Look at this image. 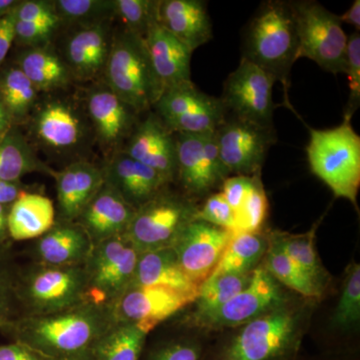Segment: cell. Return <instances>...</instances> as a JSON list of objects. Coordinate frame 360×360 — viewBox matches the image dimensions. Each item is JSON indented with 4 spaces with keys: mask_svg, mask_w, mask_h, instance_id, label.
Listing matches in <instances>:
<instances>
[{
    "mask_svg": "<svg viewBox=\"0 0 360 360\" xmlns=\"http://www.w3.org/2000/svg\"><path fill=\"white\" fill-rule=\"evenodd\" d=\"M15 22L14 9L0 20V66L4 63L15 40Z\"/></svg>",
    "mask_w": 360,
    "mask_h": 360,
    "instance_id": "obj_49",
    "label": "cell"
},
{
    "mask_svg": "<svg viewBox=\"0 0 360 360\" xmlns=\"http://www.w3.org/2000/svg\"><path fill=\"white\" fill-rule=\"evenodd\" d=\"M290 4L297 32V59L309 58L333 75L345 73L348 37L340 16L312 0Z\"/></svg>",
    "mask_w": 360,
    "mask_h": 360,
    "instance_id": "obj_6",
    "label": "cell"
},
{
    "mask_svg": "<svg viewBox=\"0 0 360 360\" xmlns=\"http://www.w3.org/2000/svg\"><path fill=\"white\" fill-rule=\"evenodd\" d=\"M53 202L42 194L23 191L9 205L8 236L11 241L37 239L56 224Z\"/></svg>",
    "mask_w": 360,
    "mask_h": 360,
    "instance_id": "obj_25",
    "label": "cell"
},
{
    "mask_svg": "<svg viewBox=\"0 0 360 360\" xmlns=\"http://www.w3.org/2000/svg\"><path fill=\"white\" fill-rule=\"evenodd\" d=\"M267 210H269V200L260 180V174L255 175L250 193L246 196L240 212L236 215V225H238L236 233L260 232L266 219Z\"/></svg>",
    "mask_w": 360,
    "mask_h": 360,
    "instance_id": "obj_39",
    "label": "cell"
},
{
    "mask_svg": "<svg viewBox=\"0 0 360 360\" xmlns=\"http://www.w3.org/2000/svg\"><path fill=\"white\" fill-rule=\"evenodd\" d=\"M158 22L194 51L212 39V23L203 0H162Z\"/></svg>",
    "mask_w": 360,
    "mask_h": 360,
    "instance_id": "obj_22",
    "label": "cell"
},
{
    "mask_svg": "<svg viewBox=\"0 0 360 360\" xmlns=\"http://www.w3.org/2000/svg\"><path fill=\"white\" fill-rule=\"evenodd\" d=\"M0 360H58L47 356L20 341L0 345Z\"/></svg>",
    "mask_w": 360,
    "mask_h": 360,
    "instance_id": "obj_48",
    "label": "cell"
},
{
    "mask_svg": "<svg viewBox=\"0 0 360 360\" xmlns=\"http://www.w3.org/2000/svg\"><path fill=\"white\" fill-rule=\"evenodd\" d=\"M35 129L39 139L54 148H71L82 136V125L77 115L60 103H49L39 111Z\"/></svg>",
    "mask_w": 360,
    "mask_h": 360,
    "instance_id": "obj_29",
    "label": "cell"
},
{
    "mask_svg": "<svg viewBox=\"0 0 360 360\" xmlns=\"http://www.w3.org/2000/svg\"><path fill=\"white\" fill-rule=\"evenodd\" d=\"M37 172H54L40 162L20 130L11 127L0 135V180L20 182L25 175Z\"/></svg>",
    "mask_w": 360,
    "mask_h": 360,
    "instance_id": "obj_28",
    "label": "cell"
},
{
    "mask_svg": "<svg viewBox=\"0 0 360 360\" xmlns=\"http://www.w3.org/2000/svg\"><path fill=\"white\" fill-rule=\"evenodd\" d=\"M151 65L163 89L191 82L193 51L155 23L143 37ZM165 91V90H163Z\"/></svg>",
    "mask_w": 360,
    "mask_h": 360,
    "instance_id": "obj_23",
    "label": "cell"
},
{
    "mask_svg": "<svg viewBox=\"0 0 360 360\" xmlns=\"http://www.w3.org/2000/svg\"><path fill=\"white\" fill-rule=\"evenodd\" d=\"M135 212L134 207L104 181L75 222L86 231L92 243L96 245L105 239L125 234Z\"/></svg>",
    "mask_w": 360,
    "mask_h": 360,
    "instance_id": "obj_20",
    "label": "cell"
},
{
    "mask_svg": "<svg viewBox=\"0 0 360 360\" xmlns=\"http://www.w3.org/2000/svg\"><path fill=\"white\" fill-rule=\"evenodd\" d=\"M345 75L350 94L345 115L354 116L360 103V34L352 32L348 37Z\"/></svg>",
    "mask_w": 360,
    "mask_h": 360,
    "instance_id": "obj_43",
    "label": "cell"
},
{
    "mask_svg": "<svg viewBox=\"0 0 360 360\" xmlns=\"http://www.w3.org/2000/svg\"><path fill=\"white\" fill-rule=\"evenodd\" d=\"M345 115L338 127L309 129L307 153L310 170L330 188L336 198L349 200L357 208L360 186V137Z\"/></svg>",
    "mask_w": 360,
    "mask_h": 360,
    "instance_id": "obj_3",
    "label": "cell"
},
{
    "mask_svg": "<svg viewBox=\"0 0 360 360\" xmlns=\"http://www.w3.org/2000/svg\"><path fill=\"white\" fill-rule=\"evenodd\" d=\"M103 172L104 181L135 210L153 200L169 184L156 170L134 160L124 151L113 156Z\"/></svg>",
    "mask_w": 360,
    "mask_h": 360,
    "instance_id": "obj_18",
    "label": "cell"
},
{
    "mask_svg": "<svg viewBox=\"0 0 360 360\" xmlns=\"http://www.w3.org/2000/svg\"><path fill=\"white\" fill-rule=\"evenodd\" d=\"M135 286L168 288L191 298L193 302L200 290V285L179 266L172 248L141 253L129 288Z\"/></svg>",
    "mask_w": 360,
    "mask_h": 360,
    "instance_id": "obj_24",
    "label": "cell"
},
{
    "mask_svg": "<svg viewBox=\"0 0 360 360\" xmlns=\"http://www.w3.org/2000/svg\"><path fill=\"white\" fill-rule=\"evenodd\" d=\"M20 270L11 243L0 245V333L11 338L22 317L18 300Z\"/></svg>",
    "mask_w": 360,
    "mask_h": 360,
    "instance_id": "obj_30",
    "label": "cell"
},
{
    "mask_svg": "<svg viewBox=\"0 0 360 360\" xmlns=\"http://www.w3.org/2000/svg\"><path fill=\"white\" fill-rule=\"evenodd\" d=\"M193 220L215 225L233 234L238 231L236 213L224 200L221 193H213L206 198L203 205L198 207L194 213Z\"/></svg>",
    "mask_w": 360,
    "mask_h": 360,
    "instance_id": "obj_42",
    "label": "cell"
},
{
    "mask_svg": "<svg viewBox=\"0 0 360 360\" xmlns=\"http://www.w3.org/2000/svg\"><path fill=\"white\" fill-rule=\"evenodd\" d=\"M18 68L39 90H52L68 84V70L53 52L44 47H33L18 58Z\"/></svg>",
    "mask_w": 360,
    "mask_h": 360,
    "instance_id": "obj_33",
    "label": "cell"
},
{
    "mask_svg": "<svg viewBox=\"0 0 360 360\" xmlns=\"http://www.w3.org/2000/svg\"><path fill=\"white\" fill-rule=\"evenodd\" d=\"M269 248V238L258 233L241 232L232 236L219 264L210 276L245 274L252 271Z\"/></svg>",
    "mask_w": 360,
    "mask_h": 360,
    "instance_id": "obj_31",
    "label": "cell"
},
{
    "mask_svg": "<svg viewBox=\"0 0 360 360\" xmlns=\"http://www.w3.org/2000/svg\"><path fill=\"white\" fill-rule=\"evenodd\" d=\"M297 53V32L290 1L264 2L246 27L243 58L281 82L288 104L290 70Z\"/></svg>",
    "mask_w": 360,
    "mask_h": 360,
    "instance_id": "obj_2",
    "label": "cell"
},
{
    "mask_svg": "<svg viewBox=\"0 0 360 360\" xmlns=\"http://www.w3.org/2000/svg\"><path fill=\"white\" fill-rule=\"evenodd\" d=\"M110 305L85 302L58 314L22 317L11 340L58 360H90L97 341L115 323Z\"/></svg>",
    "mask_w": 360,
    "mask_h": 360,
    "instance_id": "obj_1",
    "label": "cell"
},
{
    "mask_svg": "<svg viewBox=\"0 0 360 360\" xmlns=\"http://www.w3.org/2000/svg\"><path fill=\"white\" fill-rule=\"evenodd\" d=\"M251 272L208 277L205 283L200 284L198 295L194 300L195 311L191 315V319L208 314L229 302L250 283Z\"/></svg>",
    "mask_w": 360,
    "mask_h": 360,
    "instance_id": "obj_36",
    "label": "cell"
},
{
    "mask_svg": "<svg viewBox=\"0 0 360 360\" xmlns=\"http://www.w3.org/2000/svg\"><path fill=\"white\" fill-rule=\"evenodd\" d=\"M54 8L61 20L72 21L101 20L111 13H116L115 1L104 0H58Z\"/></svg>",
    "mask_w": 360,
    "mask_h": 360,
    "instance_id": "obj_41",
    "label": "cell"
},
{
    "mask_svg": "<svg viewBox=\"0 0 360 360\" xmlns=\"http://www.w3.org/2000/svg\"><path fill=\"white\" fill-rule=\"evenodd\" d=\"M18 21L22 22H44V21H60L53 4L46 1H20L14 8Z\"/></svg>",
    "mask_w": 360,
    "mask_h": 360,
    "instance_id": "obj_45",
    "label": "cell"
},
{
    "mask_svg": "<svg viewBox=\"0 0 360 360\" xmlns=\"http://www.w3.org/2000/svg\"><path fill=\"white\" fill-rule=\"evenodd\" d=\"M360 319V265L352 264L347 270L342 293L336 307L333 322L338 328L349 329Z\"/></svg>",
    "mask_w": 360,
    "mask_h": 360,
    "instance_id": "obj_38",
    "label": "cell"
},
{
    "mask_svg": "<svg viewBox=\"0 0 360 360\" xmlns=\"http://www.w3.org/2000/svg\"><path fill=\"white\" fill-rule=\"evenodd\" d=\"M59 21H44V22H22L16 20L15 40L14 41L26 45L44 44L51 39L56 32Z\"/></svg>",
    "mask_w": 360,
    "mask_h": 360,
    "instance_id": "obj_44",
    "label": "cell"
},
{
    "mask_svg": "<svg viewBox=\"0 0 360 360\" xmlns=\"http://www.w3.org/2000/svg\"><path fill=\"white\" fill-rule=\"evenodd\" d=\"M111 42L101 23L90 25L72 35L68 44V59L79 77L90 78L105 68Z\"/></svg>",
    "mask_w": 360,
    "mask_h": 360,
    "instance_id": "obj_27",
    "label": "cell"
},
{
    "mask_svg": "<svg viewBox=\"0 0 360 360\" xmlns=\"http://www.w3.org/2000/svg\"><path fill=\"white\" fill-rule=\"evenodd\" d=\"M155 108L174 134L214 132L227 115L221 98L200 91L193 82L165 89Z\"/></svg>",
    "mask_w": 360,
    "mask_h": 360,
    "instance_id": "obj_9",
    "label": "cell"
},
{
    "mask_svg": "<svg viewBox=\"0 0 360 360\" xmlns=\"http://www.w3.org/2000/svg\"><path fill=\"white\" fill-rule=\"evenodd\" d=\"M269 245L264 267L270 276L286 288L307 297H319L322 295L323 290L314 283L270 238Z\"/></svg>",
    "mask_w": 360,
    "mask_h": 360,
    "instance_id": "obj_35",
    "label": "cell"
},
{
    "mask_svg": "<svg viewBox=\"0 0 360 360\" xmlns=\"http://www.w3.org/2000/svg\"><path fill=\"white\" fill-rule=\"evenodd\" d=\"M284 302L283 290L276 279L270 276L264 265H260L251 272L248 285L229 302L208 314L191 319L195 326L201 328H232L246 324L260 315L278 309L283 307Z\"/></svg>",
    "mask_w": 360,
    "mask_h": 360,
    "instance_id": "obj_13",
    "label": "cell"
},
{
    "mask_svg": "<svg viewBox=\"0 0 360 360\" xmlns=\"http://www.w3.org/2000/svg\"><path fill=\"white\" fill-rule=\"evenodd\" d=\"M232 236L226 229L193 220L180 233L172 250L184 274L200 286L219 264Z\"/></svg>",
    "mask_w": 360,
    "mask_h": 360,
    "instance_id": "obj_15",
    "label": "cell"
},
{
    "mask_svg": "<svg viewBox=\"0 0 360 360\" xmlns=\"http://www.w3.org/2000/svg\"><path fill=\"white\" fill-rule=\"evenodd\" d=\"M52 176L56 179L61 221H77L104 184L103 168L86 161L72 163Z\"/></svg>",
    "mask_w": 360,
    "mask_h": 360,
    "instance_id": "obj_21",
    "label": "cell"
},
{
    "mask_svg": "<svg viewBox=\"0 0 360 360\" xmlns=\"http://www.w3.org/2000/svg\"><path fill=\"white\" fill-rule=\"evenodd\" d=\"M90 118L99 139L108 146L117 144L134 123L131 108L110 89L92 92L87 101Z\"/></svg>",
    "mask_w": 360,
    "mask_h": 360,
    "instance_id": "obj_26",
    "label": "cell"
},
{
    "mask_svg": "<svg viewBox=\"0 0 360 360\" xmlns=\"http://www.w3.org/2000/svg\"><path fill=\"white\" fill-rule=\"evenodd\" d=\"M220 160L229 175L260 174L269 148L276 142V129H265L227 115L214 131Z\"/></svg>",
    "mask_w": 360,
    "mask_h": 360,
    "instance_id": "obj_12",
    "label": "cell"
},
{
    "mask_svg": "<svg viewBox=\"0 0 360 360\" xmlns=\"http://www.w3.org/2000/svg\"><path fill=\"white\" fill-rule=\"evenodd\" d=\"M276 82L264 70L241 58L238 68L225 80L224 94L220 97L227 115L265 129H274L276 104L272 89Z\"/></svg>",
    "mask_w": 360,
    "mask_h": 360,
    "instance_id": "obj_11",
    "label": "cell"
},
{
    "mask_svg": "<svg viewBox=\"0 0 360 360\" xmlns=\"http://www.w3.org/2000/svg\"><path fill=\"white\" fill-rule=\"evenodd\" d=\"M18 300L22 317L58 314L91 302L84 265L53 266L32 262L21 266Z\"/></svg>",
    "mask_w": 360,
    "mask_h": 360,
    "instance_id": "obj_4",
    "label": "cell"
},
{
    "mask_svg": "<svg viewBox=\"0 0 360 360\" xmlns=\"http://www.w3.org/2000/svg\"><path fill=\"white\" fill-rule=\"evenodd\" d=\"M176 141V179L191 195L202 196L229 176L220 160L214 132L174 134Z\"/></svg>",
    "mask_w": 360,
    "mask_h": 360,
    "instance_id": "obj_14",
    "label": "cell"
},
{
    "mask_svg": "<svg viewBox=\"0 0 360 360\" xmlns=\"http://www.w3.org/2000/svg\"><path fill=\"white\" fill-rule=\"evenodd\" d=\"M13 127V120L6 110V105L0 99V135L6 134L7 130Z\"/></svg>",
    "mask_w": 360,
    "mask_h": 360,
    "instance_id": "obj_53",
    "label": "cell"
},
{
    "mask_svg": "<svg viewBox=\"0 0 360 360\" xmlns=\"http://www.w3.org/2000/svg\"><path fill=\"white\" fill-rule=\"evenodd\" d=\"M94 243L77 222L56 220L53 226L30 246L35 264L70 266L84 264Z\"/></svg>",
    "mask_w": 360,
    "mask_h": 360,
    "instance_id": "obj_19",
    "label": "cell"
},
{
    "mask_svg": "<svg viewBox=\"0 0 360 360\" xmlns=\"http://www.w3.org/2000/svg\"><path fill=\"white\" fill-rule=\"evenodd\" d=\"M200 347L191 341H174L158 347L148 360H200Z\"/></svg>",
    "mask_w": 360,
    "mask_h": 360,
    "instance_id": "obj_47",
    "label": "cell"
},
{
    "mask_svg": "<svg viewBox=\"0 0 360 360\" xmlns=\"http://www.w3.org/2000/svg\"><path fill=\"white\" fill-rule=\"evenodd\" d=\"M319 222L321 220L305 233L290 234L274 231L269 238L274 241L314 283L323 290L328 277L315 250V233Z\"/></svg>",
    "mask_w": 360,
    "mask_h": 360,
    "instance_id": "obj_32",
    "label": "cell"
},
{
    "mask_svg": "<svg viewBox=\"0 0 360 360\" xmlns=\"http://www.w3.org/2000/svg\"><path fill=\"white\" fill-rule=\"evenodd\" d=\"M297 315L278 307L245 324L219 360H276L295 341Z\"/></svg>",
    "mask_w": 360,
    "mask_h": 360,
    "instance_id": "obj_10",
    "label": "cell"
},
{
    "mask_svg": "<svg viewBox=\"0 0 360 360\" xmlns=\"http://www.w3.org/2000/svg\"><path fill=\"white\" fill-rule=\"evenodd\" d=\"M139 255L124 234L94 245L84 264L90 302L106 305L115 302L131 284Z\"/></svg>",
    "mask_w": 360,
    "mask_h": 360,
    "instance_id": "obj_8",
    "label": "cell"
},
{
    "mask_svg": "<svg viewBox=\"0 0 360 360\" xmlns=\"http://www.w3.org/2000/svg\"><path fill=\"white\" fill-rule=\"evenodd\" d=\"M196 210L191 200L165 188L137 208L124 236L141 253L172 248Z\"/></svg>",
    "mask_w": 360,
    "mask_h": 360,
    "instance_id": "obj_7",
    "label": "cell"
},
{
    "mask_svg": "<svg viewBox=\"0 0 360 360\" xmlns=\"http://www.w3.org/2000/svg\"><path fill=\"white\" fill-rule=\"evenodd\" d=\"M20 1L15 0H0V20L11 13Z\"/></svg>",
    "mask_w": 360,
    "mask_h": 360,
    "instance_id": "obj_54",
    "label": "cell"
},
{
    "mask_svg": "<svg viewBox=\"0 0 360 360\" xmlns=\"http://www.w3.org/2000/svg\"><path fill=\"white\" fill-rule=\"evenodd\" d=\"M158 4L153 0H116V13L129 32L144 37L149 28L158 23Z\"/></svg>",
    "mask_w": 360,
    "mask_h": 360,
    "instance_id": "obj_40",
    "label": "cell"
},
{
    "mask_svg": "<svg viewBox=\"0 0 360 360\" xmlns=\"http://www.w3.org/2000/svg\"><path fill=\"white\" fill-rule=\"evenodd\" d=\"M37 90L18 66L7 68L0 72V99L8 110L11 120L25 117L37 99Z\"/></svg>",
    "mask_w": 360,
    "mask_h": 360,
    "instance_id": "obj_37",
    "label": "cell"
},
{
    "mask_svg": "<svg viewBox=\"0 0 360 360\" xmlns=\"http://www.w3.org/2000/svg\"><path fill=\"white\" fill-rule=\"evenodd\" d=\"M191 302V298L168 288L135 286L125 290L110 307L116 322L134 324L148 335Z\"/></svg>",
    "mask_w": 360,
    "mask_h": 360,
    "instance_id": "obj_16",
    "label": "cell"
},
{
    "mask_svg": "<svg viewBox=\"0 0 360 360\" xmlns=\"http://www.w3.org/2000/svg\"><path fill=\"white\" fill-rule=\"evenodd\" d=\"M124 153L156 170L169 184L176 179L175 135L158 115H149L135 127Z\"/></svg>",
    "mask_w": 360,
    "mask_h": 360,
    "instance_id": "obj_17",
    "label": "cell"
},
{
    "mask_svg": "<svg viewBox=\"0 0 360 360\" xmlns=\"http://www.w3.org/2000/svg\"><path fill=\"white\" fill-rule=\"evenodd\" d=\"M252 184L253 176H245V175H234V176L227 177L222 182L221 194L236 213V217L240 212Z\"/></svg>",
    "mask_w": 360,
    "mask_h": 360,
    "instance_id": "obj_46",
    "label": "cell"
},
{
    "mask_svg": "<svg viewBox=\"0 0 360 360\" xmlns=\"http://www.w3.org/2000/svg\"><path fill=\"white\" fill-rule=\"evenodd\" d=\"M146 336L134 324L115 322L97 341L90 360H139Z\"/></svg>",
    "mask_w": 360,
    "mask_h": 360,
    "instance_id": "obj_34",
    "label": "cell"
},
{
    "mask_svg": "<svg viewBox=\"0 0 360 360\" xmlns=\"http://www.w3.org/2000/svg\"><path fill=\"white\" fill-rule=\"evenodd\" d=\"M340 16L341 23L345 22L348 25L354 26L355 32H359L360 30V1L359 0H355L352 4V7L343 13L342 15Z\"/></svg>",
    "mask_w": 360,
    "mask_h": 360,
    "instance_id": "obj_51",
    "label": "cell"
},
{
    "mask_svg": "<svg viewBox=\"0 0 360 360\" xmlns=\"http://www.w3.org/2000/svg\"><path fill=\"white\" fill-rule=\"evenodd\" d=\"M104 70L111 91L134 112L153 108L165 90L151 65L143 37L129 30L111 44Z\"/></svg>",
    "mask_w": 360,
    "mask_h": 360,
    "instance_id": "obj_5",
    "label": "cell"
},
{
    "mask_svg": "<svg viewBox=\"0 0 360 360\" xmlns=\"http://www.w3.org/2000/svg\"><path fill=\"white\" fill-rule=\"evenodd\" d=\"M9 205H0V245H9L11 243L8 236V219Z\"/></svg>",
    "mask_w": 360,
    "mask_h": 360,
    "instance_id": "obj_52",
    "label": "cell"
},
{
    "mask_svg": "<svg viewBox=\"0 0 360 360\" xmlns=\"http://www.w3.org/2000/svg\"><path fill=\"white\" fill-rule=\"evenodd\" d=\"M25 191V187L21 186L20 182L0 180V205H11Z\"/></svg>",
    "mask_w": 360,
    "mask_h": 360,
    "instance_id": "obj_50",
    "label": "cell"
}]
</instances>
